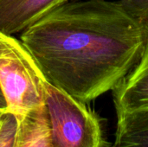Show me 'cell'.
I'll return each instance as SVG.
<instances>
[{
  "mask_svg": "<svg viewBox=\"0 0 148 147\" xmlns=\"http://www.w3.org/2000/svg\"><path fill=\"white\" fill-rule=\"evenodd\" d=\"M110 147H148V107L117 113L115 138Z\"/></svg>",
  "mask_w": 148,
  "mask_h": 147,
  "instance_id": "obj_7",
  "label": "cell"
},
{
  "mask_svg": "<svg viewBox=\"0 0 148 147\" xmlns=\"http://www.w3.org/2000/svg\"><path fill=\"white\" fill-rule=\"evenodd\" d=\"M68 0H0V32L12 36L23 31Z\"/></svg>",
  "mask_w": 148,
  "mask_h": 147,
  "instance_id": "obj_5",
  "label": "cell"
},
{
  "mask_svg": "<svg viewBox=\"0 0 148 147\" xmlns=\"http://www.w3.org/2000/svg\"><path fill=\"white\" fill-rule=\"evenodd\" d=\"M53 147H108L98 114L48 82L45 99Z\"/></svg>",
  "mask_w": 148,
  "mask_h": 147,
  "instance_id": "obj_3",
  "label": "cell"
},
{
  "mask_svg": "<svg viewBox=\"0 0 148 147\" xmlns=\"http://www.w3.org/2000/svg\"><path fill=\"white\" fill-rule=\"evenodd\" d=\"M112 92L116 114L148 107V24L139 62Z\"/></svg>",
  "mask_w": 148,
  "mask_h": 147,
  "instance_id": "obj_4",
  "label": "cell"
},
{
  "mask_svg": "<svg viewBox=\"0 0 148 147\" xmlns=\"http://www.w3.org/2000/svg\"><path fill=\"white\" fill-rule=\"evenodd\" d=\"M18 126V118L4 111L0 115V147H14Z\"/></svg>",
  "mask_w": 148,
  "mask_h": 147,
  "instance_id": "obj_8",
  "label": "cell"
},
{
  "mask_svg": "<svg viewBox=\"0 0 148 147\" xmlns=\"http://www.w3.org/2000/svg\"><path fill=\"white\" fill-rule=\"evenodd\" d=\"M17 118L14 147H53L45 104Z\"/></svg>",
  "mask_w": 148,
  "mask_h": 147,
  "instance_id": "obj_6",
  "label": "cell"
},
{
  "mask_svg": "<svg viewBox=\"0 0 148 147\" xmlns=\"http://www.w3.org/2000/svg\"><path fill=\"white\" fill-rule=\"evenodd\" d=\"M146 38L147 26L108 0L67 2L20 36L47 81L86 104L119 85Z\"/></svg>",
  "mask_w": 148,
  "mask_h": 147,
  "instance_id": "obj_1",
  "label": "cell"
},
{
  "mask_svg": "<svg viewBox=\"0 0 148 147\" xmlns=\"http://www.w3.org/2000/svg\"><path fill=\"white\" fill-rule=\"evenodd\" d=\"M48 81L21 41L0 32V87L17 117L45 104Z\"/></svg>",
  "mask_w": 148,
  "mask_h": 147,
  "instance_id": "obj_2",
  "label": "cell"
},
{
  "mask_svg": "<svg viewBox=\"0 0 148 147\" xmlns=\"http://www.w3.org/2000/svg\"><path fill=\"white\" fill-rule=\"evenodd\" d=\"M123 9L138 23L148 24V0H119Z\"/></svg>",
  "mask_w": 148,
  "mask_h": 147,
  "instance_id": "obj_9",
  "label": "cell"
},
{
  "mask_svg": "<svg viewBox=\"0 0 148 147\" xmlns=\"http://www.w3.org/2000/svg\"><path fill=\"white\" fill-rule=\"evenodd\" d=\"M6 108H7L6 101H5L4 95L3 94L2 88L0 87V110H6Z\"/></svg>",
  "mask_w": 148,
  "mask_h": 147,
  "instance_id": "obj_10",
  "label": "cell"
},
{
  "mask_svg": "<svg viewBox=\"0 0 148 147\" xmlns=\"http://www.w3.org/2000/svg\"><path fill=\"white\" fill-rule=\"evenodd\" d=\"M4 111H5V110H0V115H1V114H2V113H3V112H4Z\"/></svg>",
  "mask_w": 148,
  "mask_h": 147,
  "instance_id": "obj_11",
  "label": "cell"
}]
</instances>
